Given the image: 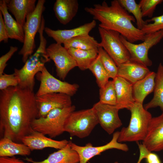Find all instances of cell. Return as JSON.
I'll list each match as a JSON object with an SVG mask.
<instances>
[{"mask_svg": "<svg viewBox=\"0 0 163 163\" xmlns=\"http://www.w3.org/2000/svg\"><path fill=\"white\" fill-rule=\"evenodd\" d=\"M71 96L63 93H49L36 96L39 111L38 118L45 117L51 110L72 106Z\"/></svg>", "mask_w": 163, "mask_h": 163, "instance_id": "14", "label": "cell"}, {"mask_svg": "<svg viewBox=\"0 0 163 163\" xmlns=\"http://www.w3.org/2000/svg\"><path fill=\"white\" fill-rule=\"evenodd\" d=\"M96 24V20H94L90 22L71 29L53 30L46 27L44 28V31L56 43L62 44L75 37L88 35Z\"/></svg>", "mask_w": 163, "mask_h": 163, "instance_id": "16", "label": "cell"}, {"mask_svg": "<svg viewBox=\"0 0 163 163\" xmlns=\"http://www.w3.org/2000/svg\"><path fill=\"white\" fill-rule=\"evenodd\" d=\"M119 135V131L114 133L111 140L107 144L101 146H94L90 143H88L85 146H80L71 142V146L78 155V163H87L93 157L107 150L115 149L126 152L128 151L129 149L126 144L118 142Z\"/></svg>", "mask_w": 163, "mask_h": 163, "instance_id": "12", "label": "cell"}, {"mask_svg": "<svg viewBox=\"0 0 163 163\" xmlns=\"http://www.w3.org/2000/svg\"><path fill=\"white\" fill-rule=\"evenodd\" d=\"M88 69L95 76L99 87L100 88L104 87L109 81L110 78L101 62L98 55L91 63Z\"/></svg>", "mask_w": 163, "mask_h": 163, "instance_id": "30", "label": "cell"}, {"mask_svg": "<svg viewBox=\"0 0 163 163\" xmlns=\"http://www.w3.org/2000/svg\"><path fill=\"white\" fill-rule=\"evenodd\" d=\"M45 21L43 20L38 33L40 44L35 52L30 56L21 69H14V73L20 87L33 91L35 84L34 77L41 71L45 64L50 61L46 52L47 41L43 36Z\"/></svg>", "mask_w": 163, "mask_h": 163, "instance_id": "3", "label": "cell"}, {"mask_svg": "<svg viewBox=\"0 0 163 163\" xmlns=\"http://www.w3.org/2000/svg\"><path fill=\"white\" fill-rule=\"evenodd\" d=\"M145 21L147 23L151 21L153 23L146 24L141 30L145 34L163 30V14L154 17Z\"/></svg>", "mask_w": 163, "mask_h": 163, "instance_id": "33", "label": "cell"}, {"mask_svg": "<svg viewBox=\"0 0 163 163\" xmlns=\"http://www.w3.org/2000/svg\"><path fill=\"white\" fill-rule=\"evenodd\" d=\"M117 96L116 107L119 109L129 110L135 103L133 91V84L125 79L117 76L113 79Z\"/></svg>", "mask_w": 163, "mask_h": 163, "instance_id": "18", "label": "cell"}, {"mask_svg": "<svg viewBox=\"0 0 163 163\" xmlns=\"http://www.w3.org/2000/svg\"><path fill=\"white\" fill-rule=\"evenodd\" d=\"M142 144L151 152L163 150V112L152 118Z\"/></svg>", "mask_w": 163, "mask_h": 163, "instance_id": "15", "label": "cell"}, {"mask_svg": "<svg viewBox=\"0 0 163 163\" xmlns=\"http://www.w3.org/2000/svg\"><path fill=\"white\" fill-rule=\"evenodd\" d=\"M69 142L66 139L54 140L47 137L42 133L34 131L24 136L22 140V143L28 146L31 151L46 148L59 150L65 147Z\"/></svg>", "mask_w": 163, "mask_h": 163, "instance_id": "17", "label": "cell"}, {"mask_svg": "<svg viewBox=\"0 0 163 163\" xmlns=\"http://www.w3.org/2000/svg\"><path fill=\"white\" fill-rule=\"evenodd\" d=\"M156 73L150 71L143 79L133 85V91L136 102L143 104L145 97L154 91Z\"/></svg>", "mask_w": 163, "mask_h": 163, "instance_id": "24", "label": "cell"}, {"mask_svg": "<svg viewBox=\"0 0 163 163\" xmlns=\"http://www.w3.org/2000/svg\"><path fill=\"white\" fill-rule=\"evenodd\" d=\"M142 104L135 102L129 110L131 116L129 125L119 132L118 142H137L145 139L152 117Z\"/></svg>", "mask_w": 163, "mask_h": 163, "instance_id": "4", "label": "cell"}, {"mask_svg": "<svg viewBox=\"0 0 163 163\" xmlns=\"http://www.w3.org/2000/svg\"><path fill=\"white\" fill-rule=\"evenodd\" d=\"M74 105L63 108H56L50 111L44 117L35 119L31 126L34 131L54 138L64 132V125L66 120L75 110Z\"/></svg>", "mask_w": 163, "mask_h": 163, "instance_id": "5", "label": "cell"}, {"mask_svg": "<svg viewBox=\"0 0 163 163\" xmlns=\"http://www.w3.org/2000/svg\"><path fill=\"white\" fill-rule=\"evenodd\" d=\"M71 141L64 147L49 155L47 158L40 161L26 158L25 160L32 163H78L79 158L77 152L71 146Z\"/></svg>", "mask_w": 163, "mask_h": 163, "instance_id": "22", "label": "cell"}, {"mask_svg": "<svg viewBox=\"0 0 163 163\" xmlns=\"http://www.w3.org/2000/svg\"><path fill=\"white\" fill-rule=\"evenodd\" d=\"M162 0H141L138 4L142 11L143 17L151 18L157 5L161 3Z\"/></svg>", "mask_w": 163, "mask_h": 163, "instance_id": "34", "label": "cell"}, {"mask_svg": "<svg viewBox=\"0 0 163 163\" xmlns=\"http://www.w3.org/2000/svg\"><path fill=\"white\" fill-rule=\"evenodd\" d=\"M36 76L40 82L39 88L35 94L37 97L49 93H63L72 96L76 93L79 88L77 84H71L56 78L45 66Z\"/></svg>", "mask_w": 163, "mask_h": 163, "instance_id": "10", "label": "cell"}, {"mask_svg": "<svg viewBox=\"0 0 163 163\" xmlns=\"http://www.w3.org/2000/svg\"><path fill=\"white\" fill-rule=\"evenodd\" d=\"M120 39L128 50L130 56V61L148 67L152 65V62L149 58L148 52L150 49L160 42L163 38V30L145 34L143 42L135 44L128 41L120 35Z\"/></svg>", "mask_w": 163, "mask_h": 163, "instance_id": "9", "label": "cell"}, {"mask_svg": "<svg viewBox=\"0 0 163 163\" xmlns=\"http://www.w3.org/2000/svg\"><path fill=\"white\" fill-rule=\"evenodd\" d=\"M47 54L54 63L57 75L64 80L68 74L77 64L67 49L61 44L56 43L51 44L46 49Z\"/></svg>", "mask_w": 163, "mask_h": 163, "instance_id": "11", "label": "cell"}, {"mask_svg": "<svg viewBox=\"0 0 163 163\" xmlns=\"http://www.w3.org/2000/svg\"><path fill=\"white\" fill-rule=\"evenodd\" d=\"M114 163H118L117 162H115Z\"/></svg>", "mask_w": 163, "mask_h": 163, "instance_id": "41", "label": "cell"}, {"mask_svg": "<svg viewBox=\"0 0 163 163\" xmlns=\"http://www.w3.org/2000/svg\"><path fill=\"white\" fill-rule=\"evenodd\" d=\"M67 50L75 61L77 67L82 70L88 69L98 56V48L83 50L71 48Z\"/></svg>", "mask_w": 163, "mask_h": 163, "instance_id": "26", "label": "cell"}, {"mask_svg": "<svg viewBox=\"0 0 163 163\" xmlns=\"http://www.w3.org/2000/svg\"></svg>", "mask_w": 163, "mask_h": 163, "instance_id": "42", "label": "cell"}, {"mask_svg": "<svg viewBox=\"0 0 163 163\" xmlns=\"http://www.w3.org/2000/svg\"><path fill=\"white\" fill-rule=\"evenodd\" d=\"M63 44L66 49L72 48L90 50L101 47L100 43L89 34L75 37L66 41Z\"/></svg>", "mask_w": 163, "mask_h": 163, "instance_id": "28", "label": "cell"}, {"mask_svg": "<svg viewBox=\"0 0 163 163\" xmlns=\"http://www.w3.org/2000/svg\"><path fill=\"white\" fill-rule=\"evenodd\" d=\"M31 151L27 145L14 142L7 137L0 140V157H13L15 155L28 156Z\"/></svg>", "mask_w": 163, "mask_h": 163, "instance_id": "25", "label": "cell"}, {"mask_svg": "<svg viewBox=\"0 0 163 163\" xmlns=\"http://www.w3.org/2000/svg\"><path fill=\"white\" fill-rule=\"evenodd\" d=\"M45 0H38L34 11L27 15L23 27L24 39L23 46L18 54L22 56V60L25 63L33 53L35 48V38L40 28L45 9Z\"/></svg>", "mask_w": 163, "mask_h": 163, "instance_id": "7", "label": "cell"}, {"mask_svg": "<svg viewBox=\"0 0 163 163\" xmlns=\"http://www.w3.org/2000/svg\"><path fill=\"white\" fill-rule=\"evenodd\" d=\"M18 50L16 46H11L9 51L0 58V75L4 73V71L7 65V62Z\"/></svg>", "mask_w": 163, "mask_h": 163, "instance_id": "36", "label": "cell"}, {"mask_svg": "<svg viewBox=\"0 0 163 163\" xmlns=\"http://www.w3.org/2000/svg\"><path fill=\"white\" fill-rule=\"evenodd\" d=\"M102 47L118 66L130 61V54L120 39V34L115 31L98 27Z\"/></svg>", "mask_w": 163, "mask_h": 163, "instance_id": "8", "label": "cell"}, {"mask_svg": "<svg viewBox=\"0 0 163 163\" xmlns=\"http://www.w3.org/2000/svg\"><path fill=\"white\" fill-rule=\"evenodd\" d=\"M117 67V76L125 79L133 85L144 78L150 72L147 67L130 61Z\"/></svg>", "mask_w": 163, "mask_h": 163, "instance_id": "19", "label": "cell"}, {"mask_svg": "<svg viewBox=\"0 0 163 163\" xmlns=\"http://www.w3.org/2000/svg\"><path fill=\"white\" fill-rule=\"evenodd\" d=\"M84 9L94 20L100 22L99 27L117 31L129 42L143 41L145 39V34L133 24L132 22L135 20L134 16L128 13L118 0L111 1L110 6L104 1L101 4H95L93 7H86Z\"/></svg>", "mask_w": 163, "mask_h": 163, "instance_id": "2", "label": "cell"}, {"mask_svg": "<svg viewBox=\"0 0 163 163\" xmlns=\"http://www.w3.org/2000/svg\"><path fill=\"white\" fill-rule=\"evenodd\" d=\"M100 103L112 105L117 104L116 94L113 80L109 81L105 86L99 90Z\"/></svg>", "mask_w": 163, "mask_h": 163, "instance_id": "31", "label": "cell"}, {"mask_svg": "<svg viewBox=\"0 0 163 163\" xmlns=\"http://www.w3.org/2000/svg\"><path fill=\"white\" fill-rule=\"evenodd\" d=\"M9 11L15 20L23 27L28 15L32 12L36 7V0H6Z\"/></svg>", "mask_w": 163, "mask_h": 163, "instance_id": "20", "label": "cell"}, {"mask_svg": "<svg viewBox=\"0 0 163 163\" xmlns=\"http://www.w3.org/2000/svg\"><path fill=\"white\" fill-rule=\"evenodd\" d=\"M121 5L127 11L131 13L136 21L137 28L141 30L148 24L143 19L141 9L135 0H118Z\"/></svg>", "mask_w": 163, "mask_h": 163, "instance_id": "29", "label": "cell"}, {"mask_svg": "<svg viewBox=\"0 0 163 163\" xmlns=\"http://www.w3.org/2000/svg\"><path fill=\"white\" fill-rule=\"evenodd\" d=\"M0 12L3 16L9 38L23 43L24 39L23 27L9 13L6 0L0 1Z\"/></svg>", "mask_w": 163, "mask_h": 163, "instance_id": "23", "label": "cell"}, {"mask_svg": "<svg viewBox=\"0 0 163 163\" xmlns=\"http://www.w3.org/2000/svg\"><path fill=\"white\" fill-rule=\"evenodd\" d=\"M0 163H28L22 160L13 157H0Z\"/></svg>", "mask_w": 163, "mask_h": 163, "instance_id": "38", "label": "cell"}, {"mask_svg": "<svg viewBox=\"0 0 163 163\" xmlns=\"http://www.w3.org/2000/svg\"><path fill=\"white\" fill-rule=\"evenodd\" d=\"M92 107L97 115L99 123L108 134H112L122 125L118 115L120 110L116 105L103 104L99 101Z\"/></svg>", "mask_w": 163, "mask_h": 163, "instance_id": "13", "label": "cell"}, {"mask_svg": "<svg viewBox=\"0 0 163 163\" xmlns=\"http://www.w3.org/2000/svg\"><path fill=\"white\" fill-rule=\"evenodd\" d=\"M142 160L141 159L139 158L138 160L137 163H140V162H141Z\"/></svg>", "mask_w": 163, "mask_h": 163, "instance_id": "40", "label": "cell"}, {"mask_svg": "<svg viewBox=\"0 0 163 163\" xmlns=\"http://www.w3.org/2000/svg\"><path fill=\"white\" fill-rule=\"evenodd\" d=\"M98 55L109 78L113 79L117 76V66L112 58L101 47L98 48Z\"/></svg>", "mask_w": 163, "mask_h": 163, "instance_id": "32", "label": "cell"}, {"mask_svg": "<svg viewBox=\"0 0 163 163\" xmlns=\"http://www.w3.org/2000/svg\"><path fill=\"white\" fill-rule=\"evenodd\" d=\"M18 85V82L14 73L8 74L3 73L0 75V90H5L11 87Z\"/></svg>", "mask_w": 163, "mask_h": 163, "instance_id": "35", "label": "cell"}, {"mask_svg": "<svg viewBox=\"0 0 163 163\" xmlns=\"http://www.w3.org/2000/svg\"><path fill=\"white\" fill-rule=\"evenodd\" d=\"M98 123L94 109L91 108L74 111L66 120L65 132L71 136L83 138L88 136Z\"/></svg>", "mask_w": 163, "mask_h": 163, "instance_id": "6", "label": "cell"}, {"mask_svg": "<svg viewBox=\"0 0 163 163\" xmlns=\"http://www.w3.org/2000/svg\"><path fill=\"white\" fill-rule=\"evenodd\" d=\"M78 8L77 0H56L54 4L53 10L59 21L65 25L76 16Z\"/></svg>", "mask_w": 163, "mask_h": 163, "instance_id": "21", "label": "cell"}, {"mask_svg": "<svg viewBox=\"0 0 163 163\" xmlns=\"http://www.w3.org/2000/svg\"><path fill=\"white\" fill-rule=\"evenodd\" d=\"M9 37L5 25L3 17L0 12V42L7 43Z\"/></svg>", "mask_w": 163, "mask_h": 163, "instance_id": "37", "label": "cell"}, {"mask_svg": "<svg viewBox=\"0 0 163 163\" xmlns=\"http://www.w3.org/2000/svg\"><path fill=\"white\" fill-rule=\"evenodd\" d=\"M155 83L153 97L144 107L147 110L159 107L163 112V65L161 63L159 64L156 73Z\"/></svg>", "mask_w": 163, "mask_h": 163, "instance_id": "27", "label": "cell"}, {"mask_svg": "<svg viewBox=\"0 0 163 163\" xmlns=\"http://www.w3.org/2000/svg\"><path fill=\"white\" fill-rule=\"evenodd\" d=\"M36 96L33 91L18 85L0 91V135L14 142L32 132L31 124L38 118Z\"/></svg>", "mask_w": 163, "mask_h": 163, "instance_id": "1", "label": "cell"}, {"mask_svg": "<svg viewBox=\"0 0 163 163\" xmlns=\"http://www.w3.org/2000/svg\"><path fill=\"white\" fill-rule=\"evenodd\" d=\"M145 158L147 163H161L158 155L151 152L148 154Z\"/></svg>", "mask_w": 163, "mask_h": 163, "instance_id": "39", "label": "cell"}]
</instances>
